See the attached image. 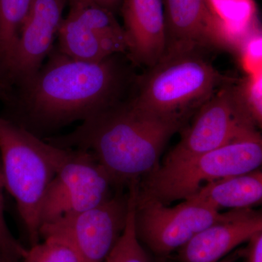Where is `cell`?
<instances>
[{
    "label": "cell",
    "mask_w": 262,
    "mask_h": 262,
    "mask_svg": "<svg viewBox=\"0 0 262 262\" xmlns=\"http://www.w3.org/2000/svg\"><path fill=\"white\" fill-rule=\"evenodd\" d=\"M126 57L118 53L82 61L53 48L36 73L7 89L3 96L12 110L7 119L42 139L102 113L132 93L137 75Z\"/></svg>",
    "instance_id": "cell-1"
},
{
    "label": "cell",
    "mask_w": 262,
    "mask_h": 262,
    "mask_svg": "<svg viewBox=\"0 0 262 262\" xmlns=\"http://www.w3.org/2000/svg\"><path fill=\"white\" fill-rule=\"evenodd\" d=\"M182 124L144 113L128 97L84 120L70 134L45 140L58 147L90 151L115 185L130 184L159 166L165 144Z\"/></svg>",
    "instance_id": "cell-2"
},
{
    "label": "cell",
    "mask_w": 262,
    "mask_h": 262,
    "mask_svg": "<svg viewBox=\"0 0 262 262\" xmlns=\"http://www.w3.org/2000/svg\"><path fill=\"white\" fill-rule=\"evenodd\" d=\"M235 80L222 75L203 51L165 55L144 75L136 76L129 101L144 113L184 122Z\"/></svg>",
    "instance_id": "cell-3"
},
{
    "label": "cell",
    "mask_w": 262,
    "mask_h": 262,
    "mask_svg": "<svg viewBox=\"0 0 262 262\" xmlns=\"http://www.w3.org/2000/svg\"><path fill=\"white\" fill-rule=\"evenodd\" d=\"M56 146L0 116L1 171L16 202L30 246L39 243V209L54 177Z\"/></svg>",
    "instance_id": "cell-4"
},
{
    "label": "cell",
    "mask_w": 262,
    "mask_h": 262,
    "mask_svg": "<svg viewBox=\"0 0 262 262\" xmlns=\"http://www.w3.org/2000/svg\"><path fill=\"white\" fill-rule=\"evenodd\" d=\"M261 163V137L256 131L190 159L162 164L149 174L144 191H139L163 203L186 200L203 183L248 173Z\"/></svg>",
    "instance_id": "cell-5"
},
{
    "label": "cell",
    "mask_w": 262,
    "mask_h": 262,
    "mask_svg": "<svg viewBox=\"0 0 262 262\" xmlns=\"http://www.w3.org/2000/svg\"><path fill=\"white\" fill-rule=\"evenodd\" d=\"M53 163L56 173L41 203L40 227L92 209L113 196L115 183L90 151L56 146Z\"/></svg>",
    "instance_id": "cell-6"
},
{
    "label": "cell",
    "mask_w": 262,
    "mask_h": 262,
    "mask_svg": "<svg viewBox=\"0 0 262 262\" xmlns=\"http://www.w3.org/2000/svg\"><path fill=\"white\" fill-rule=\"evenodd\" d=\"M237 80L222 86L196 110L192 124L163 165L190 159L257 131L239 98Z\"/></svg>",
    "instance_id": "cell-7"
},
{
    "label": "cell",
    "mask_w": 262,
    "mask_h": 262,
    "mask_svg": "<svg viewBox=\"0 0 262 262\" xmlns=\"http://www.w3.org/2000/svg\"><path fill=\"white\" fill-rule=\"evenodd\" d=\"M231 211L221 213L191 198L167 207L138 189L136 226L139 238L155 253L168 254L187 244L202 230L225 220Z\"/></svg>",
    "instance_id": "cell-8"
},
{
    "label": "cell",
    "mask_w": 262,
    "mask_h": 262,
    "mask_svg": "<svg viewBox=\"0 0 262 262\" xmlns=\"http://www.w3.org/2000/svg\"><path fill=\"white\" fill-rule=\"evenodd\" d=\"M127 211V195L117 194L92 209L41 226L39 236L66 239L81 262H104L121 235Z\"/></svg>",
    "instance_id": "cell-9"
},
{
    "label": "cell",
    "mask_w": 262,
    "mask_h": 262,
    "mask_svg": "<svg viewBox=\"0 0 262 262\" xmlns=\"http://www.w3.org/2000/svg\"><path fill=\"white\" fill-rule=\"evenodd\" d=\"M67 5L68 0H32L20 26L3 91L29 78L41 68L54 48Z\"/></svg>",
    "instance_id": "cell-10"
},
{
    "label": "cell",
    "mask_w": 262,
    "mask_h": 262,
    "mask_svg": "<svg viewBox=\"0 0 262 262\" xmlns=\"http://www.w3.org/2000/svg\"><path fill=\"white\" fill-rule=\"evenodd\" d=\"M163 4L166 32L164 56L190 51L232 52L222 24L207 0H163Z\"/></svg>",
    "instance_id": "cell-11"
},
{
    "label": "cell",
    "mask_w": 262,
    "mask_h": 262,
    "mask_svg": "<svg viewBox=\"0 0 262 262\" xmlns=\"http://www.w3.org/2000/svg\"><path fill=\"white\" fill-rule=\"evenodd\" d=\"M121 13L133 63L154 67L166 48L163 0H122Z\"/></svg>",
    "instance_id": "cell-12"
},
{
    "label": "cell",
    "mask_w": 262,
    "mask_h": 262,
    "mask_svg": "<svg viewBox=\"0 0 262 262\" xmlns=\"http://www.w3.org/2000/svg\"><path fill=\"white\" fill-rule=\"evenodd\" d=\"M262 232L261 213L249 208L231 211L193 237L180 248L182 262H216L234 248Z\"/></svg>",
    "instance_id": "cell-13"
},
{
    "label": "cell",
    "mask_w": 262,
    "mask_h": 262,
    "mask_svg": "<svg viewBox=\"0 0 262 262\" xmlns=\"http://www.w3.org/2000/svg\"><path fill=\"white\" fill-rule=\"evenodd\" d=\"M56 48L65 56L82 61H99L115 54H126L127 47L106 37L72 10L62 20Z\"/></svg>",
    "instance_id": "cell-14"
},
{
    "label": "cell",
    "mask_w": 262,
    "mask_h": 262,
    "mask_svg": "<svg viewBox=\"0 0 262 262\" xmlns=\"http://www.w3.org/2000/svg\"><path fill=\"white\" fill-rule=\"evenodd\" d=\"M220 211L221 208L245 209L262 201V173L259 168L220 179L203 186L189 196Z\"/></svg>",
    "instance_id": "cell-15"
},
{
    "label": "cell",
    "mask_w": 262,
    "mask_h": 262,
    "mask_svg": "<svg viewBox=\"0 0 262 262\" xmlns=\"http://www.w3.org/2000/svg\"><path fill=\"white\" fill-rule=\"evenodd\" d=\"M225 30L232 52L237 53L245 39L259 28L254 0H207Z\"/></svg>",
    "instance_id": "cell-16"
},
{
    "label": "cell",
    "mask_w": 262,
    "mask_h": 262,
    "mask_svg": "<svg viewBox=\"0 0 262 262\" xmlns=\"http://www.w3.org/2000/svg\"><path fill=\"white\" fill-rule=\"evenodd\" d=\"M32 0H0V67L4 81L14 56L20 26Z\"/></svg>",
    "instance_id": "cell-17"
},
{
    "label": "cell",
    "mask_w": 262,
    "mask_h": 262,
    "mask_svg": "<svg viewBox=\"0 0 262 262\" xmlns=\"http://www.w3.org/2000/svg\"><path fill=\"white\" fill-rule=\"evenodd\" d=\"M127 194V211L125 227L104 262H151L141 246L136 226L137 182H132Z\"/></svg>",
    "instance_id": "cell-18"
},
{
    "label": "cell",
    "mask_w": 262,
    "mask_h": 262,
    "mask_svg": "<svg viewBox=\"0 0 262 262\" xmlns=\"http://www.w3.org/2000/svg\"><path fill=\"white\" fill-rule=\"evenodd\" d=\"M43 242L27 248L21 262H81L70 243L58 236H48Z\"/></svg>",
    "instance_id": "cell-19"
},
{
    "label": "cell",
    "mask_w": 262,
    "mask_h": 262,
    "mask_svg": "<svg viewBox=\"0 0 262 262\" xmlns=\"http://www.w3.org/2000/svg\"><path fill=\"white\" fill-rule=\"evenodd\" d=\"M239 98L256 127L262 123V73L247 75L237 82Z\"/></svg>",
    "instance_id": "cell-20"
},
{
    "label": "cell",
    "mask_w": 262,
    "mask_h": 262,
    "mask_svg": "<svg viewBox=\"0 0 262 262\" xmlns=\"http://www.w3.org/2000/svg\"><path fill=\"white\" fill-rule=\"evenodd\" d=\"M261 42L259 27L248 35L237 51L241 64L247 75L261 72Z\"/></svg>",
    "instance_id": "cell-21"
},
{
    "label": "cell",
    "mask_w": 262,
    "mask_h": 262,
    "mask_svg": "<svg viewBox=\"0 0 262 262\" xmlns=\"http://www.w3.org/2000/svg\"><path fill=\"white\" fill-rule=\"evenodd\" d=\"M4 179L0 170V252L5 253L10 257L21 261L27 248L12 234L5 219Z\"/></svg>",
    "instance_id": "cell-22"
},
{
    "label": "cell",
    "mask_w": 262,
    "mask_h": 262,
    "mask_svg": "<svg viewBox=\"0 0 262 262\" xmlns=\"http://www.w3.org/2000/svg\"><path fill=\"white\" fill-rule=\"evenodd\" d=\"M247 262H262V232L248 241Z\"/></svg>",
    "instance_id": "cell-23"
},
{
    "label": "cell",
    "mask_w": 262,
    "mask_h": 262,
    "mask_svg": "<svg viewBox=\"0 0 262 262\" xmlns=\"http://www.w3.org/2000/svg\"><path fill=\"white\" fill-rule=\"evenodd\" d=\"M122 0H68L69 3H93L111 10L114 13L121 6Z\"/></svg>",
    "instance_id": "cell-24"
},
{
    "label": "cell",
    "mask_w": 262,
    "mask_h": 262,
    "mask_svg": "<svg viewBox=\"0 0 262 262\" xmlns=\"http://www.w3.org/2000/svg\"><path fill=\"white\" fill-rule=\"evenodd\" d=\"M0 262H21V261L10 257V256L5 255V253L0 252Z\"/></svg>",
    "instance_id": "cell-25"
},
{
    "label": "cell",
    "mask_w": 262,
    "mask_h": 262,
    "mask_svg": "<svg viewBox=\"0 0 262 262\" xmlns=\"http://www.w3.org/2000/svg\"><path fill=\"white\" fill-rule=\"evenodd\" d=\"M3 73H2L1 67H0V94H2V91H3Z\"/></svg>",
    "instance_id": "cell-26"
}]
</instances>
